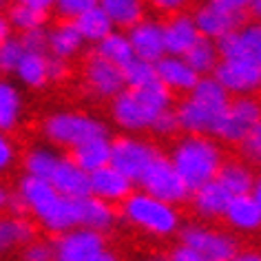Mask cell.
Wrapping results in <instances>:
<instances>
[{"label": "cell", "instance_id": "6da1fadb", "mask_svg": "<svg viewBox=\"0 0 261 261\" xmlns=\"http://www.w3.org/2000/svg\"><path fill=\"white\" fill-rule=\"evenodd\" d=\"M16 193L22 197L29 217H34L47 232L62 234L77 228V201L62 197L49 181L22 175Z\"/></svg>", "mask_w": 261, "mask_h": 261}, {"label": "cell", "instance_id": "7a4b0ae2", "mask_svg": "<svg viewBox=\"0 0 261 261\" xmlns=\"http://www.w3.org/2000/svg\"><path fill=\"white\" fill-rule=\"evenodd\" d=\"M230 97L215 77H199L188 97L177 107L179 128L188 135H215L224 117Z\"/></svg>", "mask_w": 261, "mask_h": 261}, {"label": "cell", "instance_id": "3957f363", "mask_svg": "<svg viewBox=\"0 0 261 261\" xmlns=\"http://www.w3.org/2000/svg\"><path fill=\"white\" fill-rule=\"evenodd\" d=\"M168 160L188 193H193L217 177L221 168V148L208 135H186L173 146Z\"/></svg>", "mask_w": 261, "mask_h": 261}, {"label": "cell", "instance_id": "277c9868", "mask_svg": "<svg viewBox=\"0 0 261 261\" xmlns=\"http://www.w3.org/2000/svg\"><path fill=\"white\" fill-rule=\"evenodd\" d=\"M171 91L164 84L153 82L142 89H124L111 104L113 122L126 133H140L151 128L162 111L171 109Z\"/></svg>", "mask_w": 261, "mask_h": 261}, {"label": "cell", "instance_id": "5b68a950", "mask_svg": "<svg viewBox=\"0 0 261 261\" xmlns=\"http://www.w3.org/2000/svg\"><path fill=\"white\" fill-rule=\"evenodd\" d=\"M122 217L133 228L158 239L173 237L181 230V217L177 206L160 201L146 193H130L122 201Z\"/></svg>", "mask_w": 261, "mask_h": 261}, {"label": "cell", "instance_id": "8992f818", "mask_svg": "<svg viewBox=\"0 0 261 261\" xmlns=\"http://www.w3.org/2000/svg\"><path fill=\"white\" fill-rule=\"evenodd\" d=\"M44 135L49 142L64 148H75L93 138L109 135V128L102 120L89 113H77V111H58L44 120Z\"/></svg>", "mask_w": 261, "mask_h": 261}, {"label": "cell", "instance_id": "52a82bcc", "mask_svg": "<svg viewBox=\"0 0 261 261\" xmlns=\"http://www.w3.org/2000/svg\"><path fill=\"white\" fill-rule=\"evenodd\" d=\"M181 244L193 248L204 261H232L239 252V244L230 232L204 224H188L179 230Z\"/></svg>", "mask_w": 261, "mask_h": 261}, {"label": "cell", "instance_id": "ba28073f", "mask_svg": "<svg viewBox=\"0 0 261 261\" xmlns=\"http://www.w3.org/2000/svg\"><path fill=\"white\" fill-rule=\"evenodd\" d=\"M138 184L142 186V193L151 195V197L160 199V201H166V204H171V206H177L191 197L184 181L175 173L171 160L164 158L162 153H158V158L148 164V168L138 179Z\"/></svg>", "mask_w": 261, "mask_h": 261}, {"label": "cell", "instance_id": "9c48e42d", "mask_svg": "<svg viewBox=\"0 0 261 261\" xmlns=\"http://www.w3.org/2000/svg\"><path fill=\"white\" fill-rule=\"evenodd\" d=\"M155 158L158 148L135 135H122L111 142V166L126 175L130 181H138Z\"/></svg>", "mask_w": 261, "mask_h": 261}, {"label": "cell", "instance_id": "30bf717a", "mask_svg": "<svg viewBox=\"0 0 261 261\" xmlns=\"http://www.w3.org/2000/svg\"><path fill=\"white\" fill-rule=\"evenodd\" d=\"M259 122H261V102L254 100L252 95L234 97L228 104L215 135L224 142H230V144H239Z\"/></svg>", "mask_w": 261, "mask_h": 261}, {"label": "cell", "instance_id": "8fae6325", "mask_svg": "<svg viewBox=\"0 0 261 261\" xmlns=\"http://www.w3.org/2000/svg\"><path fill=\"white\" fill-rule=\"evenodd\" d=\"M213 77L221 84L228 95L234 93L237 97L252 95L261 89V69L248 60H219L213 71Z\"/></svg>", "mask_w": 261, "mask_h": 261}, {"label": "cell", "instance_id": "7c38bea8", "mask_svg": "<svg viewBox=\"0 0 261 261\" xmlns=\"http://www.w3.org/2000/svg\"><path fill=\"white\" fill-rule=\"evenodd\" d=\"M104 248V234L73 228L54 239V261H93Z\"/></svg>", "mask_w": 261, "mask_h": 261}, {"label": "cell", "instance_id": "4fadbf2b", "mask_svg": "<svg viewBox=\"0 0 261 261\" xmlns=\"http://www.w3.org/2000/svg\"><path fill=\"white\" fill-rule=\"evenodd\" d=\"M219 60H248L261 69V22H250L217 40Z\"/></svg>", "mask_w": 261, "mask_h": 261}, {"label": "cell", "instance_id": "5bb4252c", "mask_svg": "<svg viewBox=\"0 0 261 261\" xmlns=\"http://www.w3.org/2000/svg\"><path fill=\"white\" fill-rule=\"evenodd\" d=\"M84 84L95 97H115L124 91L122 69L93 54L84 62Z\"/></svg>", "mask_w": 261, "mask_h": 261}, {"label": "cell", "instance_id": "9a60e30c", "mask_svg": "<svg viewBox=\"0 0 261 261\" xmlns=\"http://www.w3.org/2000/svg\"><path fill=\"white\" fill-rule=\"evenodd\" d=\"M193 20H195V27H197L201 38L217 42L224 36L232 34L234 29H239L241 16L232 14V11H228V9L219 7V5H215L208 0V3L197 7V11L193 14Z\"/></svg>", "mask_w": 261, "mask_h": 261}, {"label": "cell", "instance_id": "2e32d148", "mask_svg": "<svg viewBox=\"0 0 261 261\" xmlns=\"http://www.w3.org/2000/svg\"><path fill=\"white\" fill-rule=\"evenodd\" d=\"M128 42H130V49H133V56L138 60H144V62H151L155 64L160 58L166 56V49H164V34H162V24L155 22V20H142L138 22L135 27L128 29Z\"/></svg>", "mask_w": 261, "mask_h": 261}, {"label": "cell", "instance_id": "e0dca14e", "mask_svg": "<svg viewBox=\"0 0 261 261\" xmlns=\"http://www.w3.org/2000/svg\"><path fill=\"white\" fill-rule=\"evenodd\" d=\"M89 188L93 197L113 206V204H122L133 193V181L109 164L89 175Z\"/></svg>", "mask_w": 261, "mask_h": 261}, {"label": "cell", "instance_id": "ac0fdd59", "mask_svg": "<svg viewBox=\"0 0 261 261\" xmlns=\"http://www.w3.org/2000/svg\"><path fill=\"white\" fill-rule=\"evenodd\" d=\"M49 184L56 188L62 197L67 199H84L91 195L89 188V175L82 171L80 166H75L71 158H60V162L56 164L54 173L49 177Z\"/></svg>", "mask_w": 261, "mask_h": 261}, {"label": "cell", "instance_id": "d6986e66", "mask_svg": "<svg viewBox=\"0 0 261 261\" xmlns=\"http://www.w3.org/2000/svg\"><path fill=\"white\" fill-rule=\"evenodd\" d=\"M162 34H164V49L166 56L184 58V54L199 40V31L195 27L193 16L188 14H175L166 24H162Z\"/></svg>", "mask_w": 261, "mask_h": 261}, {"label": "cell", "instance_id": "ffe728a7", "mask_svg": "<svg viewBox=\"0 0 261 261\" xmlns=\"http://www.w3.org/2000/svg\"><path fill=\"white\" fill-rule=\"evenodd\" d=\"M155 75H158V82L164 84L168 91H188L191 93L193 87L197 84L199 75L188 67L184 58L177 56H164L155 62Z\"/></svg>", "mask_w": 261, "mask_h": 261}, {"label": "cell", "instance_id": "44dd1931", "mask_svg": "<svg viewBox=\"0 0 261 261\" xmlns=\"http://www.w3.org/2000/svg\"><path fill=\"white\" fill-rule=\"evenodd\" d=\"M115 219H117L115 208L107 204V201L97 199L93 195L77 199V228H87V230L104 234L115 226Z\"/></svg>", "mask_w": 261, "mask_h": 261}, {"label": "cell", "instance_id": "7402d4cb", "mask_svg": "<svg viewBox=\"0 0 261 261\" xmlns=\"http://www.w3.org/2000/svg\"><path fill=\"white\" fill-rule=\"evenodd\" d=\"M224 219L232 230L244 234L261 230V213L254 204L252 195H234V197H230L224 211Z\"/></svg>", "mask_w": 261, "mask_h": 261}, {"label": "cell", "instance_id": "603a6c76", "mask_svg": "<svg viewBox=\"0 0 261 261\" xmlns=\"http://www.w3.org/2000/svg\"><path fill=\"white\" fill-rule=\"evenodd\" d=\"M230 201V195L226 193V188L219 184L217 179L208 181V184L199 186L197 191L191 193V204L197 217L201 219H217L224 217V211Z\"/></svg>", "mask_w": 261, "mask_h": 261}, {"label": "cell", "instance_id": "cb8c5ba5", "mask_svg": "<svg viewBox=\"0 0 261 261\" xmlns=\"http://www.w3.org/2000/svg\"><path fill=\"white\" fill-rule=\"evenodd\" d=\"M82 36L77 34L73 20H60L47 29V51L60 60H71L82 51Z\"/></svg>", "mask_w": 261, "mask_h": 261}, {"label": "cell", "instance_id": "d4e9b609", "mask_svg": "<svg viewBox=\"0 0 261 261\" xmlns=\"http://www.w3.org/2000/svg\"><path fill=\"white\" fill-rule=\"evenodd\" d=\"M38 237L36 224L29 217H14V215H0V252L18 250L31 244Z\"/></svg>", "mask_w": 261, "mask_h": 261}, {"label": "cell", "instance_id": "484cf974", "mask_svg": "<svg viewBox=\"0 0 261 261\" xmlns=\"http://www.w3.org/2000/svg\"><path fill=\"white\" fill-rule=\"evenodd\" d=\"M71 162L80 166L84 173L91 175L100 168L111 164V140L109 135L104 138H93L84 144L71 148Z\"/></svg>", "mask_w": 261, "mask_h": 261}, {"label": "cell", "instance_id": "4316f807", "mask_svg": "<svg viewBox=\"0 0 261 261\" xmlns=\"http://www.w3.org/2000/svg\"><path fill=\"white\" fill-rule=\"evenodd\" d=\"M97 7L107 14L113 29L117 27L126 31L144 20L146 11L144 0H97Z\"/></svg>", "mask_w": 261, "mask_h": 261}, {"label": "cell", "instance_id": "83f0119b", "mask_svg": "<svg viewBox=\"0 0 261 261\" xmlns=\"http://www.w3.org/2000/svg\"><path fill=\"white\" fill-rule=\"evenodd\" d=\"M22 95L9 80H0V133H9L20 124Z\"/></svg>", "mask_w": 261, "mask_h": 261}, {"label": "cell", "instance_id": "f1b7e54d", "mask_svg": "<svg viewBox=\"0 0 261 261\" xmlns=\"http://www.w3.org/2000/svg\"><path fill=\"white\" fill-rule=\"evenodd\" d=\"M221 186L226 188V193L234 197V195H250L252 186H254V175L246 164L241 162H228V164H221L217 177Z\"/></svg>", "mask_w": 261, "mask_h": 261}, {"label": "cell", "instance_id": "f546056e", "mask_svg": "<svg viewBox=\"0 0 261 261\" xmlns=\"http://www.w3.org/2000/svg\"><path fill=\"white\" fill-rule=\"evenodd\" d=\"M95 56L111 62V64H115V67H120V69H124L135 58L126 34H120V31H111L104 40L97 42L95 44Z\"/></svg>", "mask_w": 261, "mask_h": 261}, {"label": "cell", "instance_id": "4dcf8cb0", "mask_svg": "<svg viewBox=\"0 0 261 261\" xmlns=\"http://www.w3.org/2000/svg\"><path fill=\"white\" fill-rule=\"evenodd\" d=\"M73 24H75L77 34L82 36L84 42H95V44L100 40H104L111 31H115L113 24H111V20L107 18V14H104L100 7H93V9L80 14L73 20Z\"/></svg>", "mask_w": 261, "mask_h": 261}, {"label": "cell", "instance_id": "1f68e13d", "mask_svg": "<svg viewBox=\"0 0 261 261\" xmlns=\"http://www.w3.org/2000/svg\"><path fill=\"white\" fill-rule=\"evenodd\" d=\"M60 158H62V155L56 153L54 148H49V146H34V148H29V151L24 153V160H22L24 175L49 181L51 173H54V168H56L58 162H60Z\"/></svg>", "mask_w": 261, "mask_h": 261}, {"label": "cell", "instance_id": "d6a6232c", "mask_svg": "<svg viewBox=\"0 0 261 261\" xmlns=\"http://www.w3.org/2000/svg\"><path fill=\"white\" fill-rule=\"evenodd\" d=\"M184 60L199 77H201V73H213L215 67H217V62H219L217 42L199 38V40L184 54Z\"/></svg>", "mask_w": 261, "mask_h": 261}, {"label": "cell", "instance_id": "836d02e7", "mask_svg": "<svg viewBox=\"0 0 261 261\" xmlns=\"http://www.w3.org/2000/svg\"><path fill=\"white\" fill-rule=\"evenodd\" d=\"M14 73L24 87L42 89L47 84V54H24Z\"/></svg>", "mask_w": 261, "mask_h": 261}, {"label": "cell", "instance_id": "e575fe53", "mask_svg": "<svg viewBox=\"0 0 261 261\" xmlns=\"http://www.w3.org/2000/svg\"><path fill=\"white\" fill-rule=\"evenodd\" d=\"M7 18L9 27L11 29H18L20 34L24 31H31V29H40L47 24L49 20V11H40V9H34V7H24V5H11L7 9Z\"/></svg>", "mask_w": 261, "mask_h": 261}, {"label": "cell", "instance_id": "d590c367", "mask_svg": "<svg viewBox=\"0 0 261 261\" xmlns=\"http://www.w3.org/2000/svg\"><path fill=\"white\" fill-rule=\"evenodd\" d=\"M122 77H124V87H128V89H142V87H148V84L158 82L155 64L138 60V58H133V60L122 69Z\"/></svg>", "mask_w": 261, "mask_h": 261}, {"label": "cell", "instance_id": "8d00e7d4", "mask_svg": "<svg viewBox=\"0 0 261 261\" xmlns=\"http://www.w3.org/2000/svg\"><path fill=\"white\" fill-rule=\"evenodd\" d=\"M24 49L18 38L9 36L7 40L0 42V73H14L18 62L22 60Z\"/></svg>", "mask_w": 261, "mask_h": 261}, {"label": "cell", "instance_id": "74e56055", "mask_svg": "<svg viewBox=\"0 0 261 261\" xmlns=\"http://www.w3.org/2000/svg\"><path fill=\"white\" fill-rule=\"evenodd\" d=\"M22 261H54V241L36 237L20 250Z\"/></svg>", "mask_w": 261, "mask_h": 261}, {"label": "cell", "instance_id": "f35d334b", "mask_svg": "<svg viewBox=\"0 0 261 261\" xmlns=\"http://www.w3.org/2000/svg\"><path fill=\"white\" fill-rule=\"evenodd\" d=\"M54 7L62 16V20H75L84 11L97 7V0H56Z\"/></svg>", "mask_w": 261, "mask_h": 261}, {"label": "cell", "instance_id": "ab89813d", "mask_svg": "<svg viewBox=\"0 0 261 261\" xmlns=\"http://www.w3.org/2000/svg\"><path fill=\"white\" fill-rule=\"evenodd\" d=\"M239 146H241V155H244L248 162L261 164V122L239 142Z\"/></svg>", "mask_w": 261, "mask_h": 261}, {"label": "cell", "instance_id": "60d3db41", "mask_svg": "<svg viewBox=\"0 0 261 261\" xmlns=\"http://www.w3.org/2000/svg\"><path fill=\"white\" fill-rule=\"evenodd\" d=\"M18 40H20L24 54H44L47 51V29L40 27V29L24 31Z\"/></svg>", "mask_w": 261, "mask_h": 261}, {"label": "cell", "instance_id": "b9f144b4", "mask_svg": "<svg viewBox=\"0 0 261 261\" xmlns=\"http://www.w3.org/2000/svg\"><path fill=\"white\" fill-rule=\"evenodd\" d=\"M177 128H179L177 115H175V111H171V109L162 111V113L155 117V122L151 124V130L158 135H173V133H177Z\"/></svg>", "mask_w": 261, "mask_h": 261}, {"label": "cell", "instance_id": "7bdbcfd3", "mask_svg": "<svg viewBox=\"0 0 261 261\" xmlns=\"http://www.w3.org/2000/svg\"><path fill=\"white\" fill-rule=\"evenodd\" d=\"M16 162V146L7 133H0V175L7 173Z\"/></svg>", "mask_w": 261, "mask_h": 261}, {"label": "cell", "instance_id": "ee69618b", "mask_svg": "<svg viewBox=\"0 0 261 261\" xmlns=\"http://www.w3.org/2000/svg\"><path fill=\"white\" fill-rule=\"evenodd\" d=\"M69 75V62L60 58L47 56V80L49 82H62Z\"/></svg>", "mask_w": 261, "mask_h": 261}, {"label": "cell", "instance_id": "f6af8a7d", "mask_svg": "<svg viewBox=\"0 0 261 261\" xmlns=\"http://www.w3.org/2000/svg\"><path fill=\"white\" fill-rule=\"evenodd\" d=\"M166 261H204V259H201L199 254L193 250V248H188V246H184L179 241L177 246L171 248V252H168Z\"/></svg>", "mask_w": 261, "mask_h": 261}, {"label": "cell", "instance_id": "bcb514c9", "mask_svg": "<svg viewBox=\"0 0 261 261\" xmlns=\"http://www.w3.org/2000/svg\"><path fill=\"white\" fill-rule=\"evenodd\" d=\"M148 3L162 14H181V7L188 0H148Z\"/></svg>", "mask_w": 261, "mask_h": 261}, {"label": "cell", "instance_id": "7dc6e473", "mask_svg": "<svg viewBox=\"0 0 261 261\" xmlns=\"http://www.w3.org/2000/svg\"><path fill=\"white\" fill-rule=\"evenodd\" d=\"M211 3L219 5V7H224L228 11H232V14H241L244 9H248V0H211Z\"/></svg>", "mask_w": 261, "mask_h": 261}, {"label": "cell", "instance_id": "c3c4849f", "mask_svg": "<svg viewBox=\"0 0 261 261\" xmlns=\"http://www.w3.org/2000/svg\"><path fill=\"white\" fill-rule=\"evenodd\" d=\"M16 5H24V7H34V9H40V11H49L54 7L56 0H14Z\"/></svg>", "mask_w": 261, "mask_h": 261}, {"label": "cell", "instance_id": "681fc988", "mask_svg": "<svg viewBox=\"0 0 261 261\" xmlns=\"http://www.w3.org/2000/svg\"><path fill=\"white\" fill-rule=\"evenodd\" d=\"M232 261H261V250H239Z\"/></svg>", "mask_w": 261, "mask_h": 261}, {"label": "cell", "instance_id": "f907efd6", "mask_svg": "<svg viewBox=\"0 0 261 261\" xmlns=\"http://www.w3.org/2000/svg\"><path fill=\"white\" fill-rule=\"evenodd\" d=\"M9 197H11V191L3 184V181H0V215H5V211H7Z\"/></svg>", "mask_w": 261, "mask_h": 261}, {"label": "cell", "instance_id": "816d5d0a", "mask_svg": "<svg viewBox=\"0 0 261 261\" xmlns=\"http://www.w3.org/2000/svg\"><path fill=\"white\" fill-rule=\"evenodd\" d=\"M11 36V27L7 22V18H5V14H0V42L7 40V38Z\"/></svg>", "mask_w": 261, "mask_h": 261}, {"label": "cell", "instance_id": "f5cc1de1", "mask_svg": "<svg viewBox=\"0 0 261 261\" xmlns=\"http://www.w3.org/2000/svg\"><path fill=\"white\" fill-rule=\"evenodd\" d=\"M250 195H252L254 204H257V208H259V213H261V177H259V179H254V186H252V191H250Z\"/></svg>", "mask_w": 261, "mask_h": 261}, {"label": "cell", "instance_id": "db71d44e", "mask_svg": "<svg viewBox=\"0 0 261 261\" xmlns=\"http://www.w3.org/2000/svg\"><path fill=\"white\" fill-rule=\"evenodd\" d=\"M248 11L257 18V22H261V0H248Z\"/></svg>", "mask_w": 261, "mask_h": 261}, {"label": "cell", "instance_id": "11a10c76", "mask_svg": "<svg viewBox=\"0 0 261 261\" xmlns=\"http://www.w3.org/2000/svg\"><path fill=\"white\" fill-rule=\"evenodd\" d=\"M93 261H120V257H117V254L113 252V250H107V248H104V250L97 254V257L93 259Z\"/></svg>", "mask_w": 261, "mask_h": 261}, {"label": "cell", "instance_id": "9f6ffc18", "mask_svg": "<svg viewBox=\"0 0 261 261\" xmlns=\"http://www.w3.org/2000/svg\"><path fill=\"white\" fill-rule=\"evenodd\" d=\"M142 261H166L164 257H158V254H151V257H146V259H142Z\"/></svg>", "mask_w": 261, "mask_h": 261}, {"label": "cell", "instance_id": "6f0895ef", "mask_svg": "<svg viewBox=\"0 0 261 261\" xmlns=\"http://www.w3.org/2000/svg\"><path fill=\"white\" fill-rule=\"evenodd\" d=\"M3 3H5V0H0V5H3Z\"/></svg>", "mask_w": 261, "mask_h": 261}]
</instances>
